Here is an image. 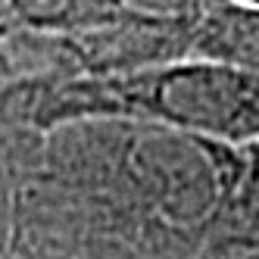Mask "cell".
I'll return each mask as SVG.
<instances>
[{
  "label": "cell",
  "instance_id": "3",
  "mask_svg": "<svg viewBox=\"0 0 259 259\" xmlns=\"http://www.w3.org/2000/svg\"><path fill=\"white\" fill-rule=\"evenodd\" d=\"M0 25H4V16H0ZM7 63H10V57H7V38H4V28H0V78L7 75Z\"/></svg>",
  "mask_w": 259,
  "mask_h": 259
},
{
  "label": "cell",
  "instance_id": "2",
  "mask_svg": "<svg viewBox=\"0 0 259 259\" xmlns=\"http://www.w3.org/2000/svg\"><path fill=\"white\" fill-rule=\"evenodd\" d=\"M141 138L144 141L128 156V172L156 215L175 225L209 219L228 188V169L222 165L228 147L162 128Z\"/></svg>",
  "mask_w": 259,
  "mask_h": 259
},
{
  "label": "cell",
  "instance_id": "1",
  "mask_svg": "<svg viewBox=\"0 0 259 259\" xmlns=\"http://www.w3.org/2000/svg\"><path fill=\"white\" fill-rule=\"evenodd\" d=\"M132 119L222 147L259 141V75L219 60L100 72L41 94L38 125Z\"/></svg>",
  "mask_w": 259,
  "mask_h": 259
}]
</instances>
